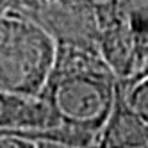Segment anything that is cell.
<instances>
[{"label": "cell", "instance_id": "obj_9", "mask_svg": "<svg viewBox=\"0 0 148 148\" xmlns=\"http://www.w3.org/2000/svg\"><path fill=\"white\" fill-rule=\"evenodd\" d=\"M97 14V20L107 18L114 13H118V0H84Z\"/></svg>", "mask_w": 148, "mask_h": 148}, {"label": "cell", "instance_id": "obj_10", "mask_svg": "<svg viewBox=\"0 0 148 148\" xmlns=\"http://www.w3.org/2000/svg\"><path fill=\"white\" fill-rule=\"evenodd\" d=\"M36 148H73V146H66L54 141H36Z\"/></svg>", "mask_w": 148, "mask_h": 148}, {"label": "cell", "instance_id": "obj_11", "mask_svg": "<svg viewBox=\"0 0 148 148\" xmlns=\"http://www.w3.org/2000/svg\"><path fill=\"white\" fill-rule=\"evenodd\" d=\"M16 4V0H0V11H7V9H13Z\"/></svg>", "mask_w": 148, "mask_h": 148}, {"label": "cell", "instance_id": "obj_8", "mask_svg": "<svg viewBox=\"0 0 148 148\" xmlns=\"http://www.w3.org/2000/svg\"><path fill=\"white\" fill-rule=\"evenodd\" d=\"M0 148H36V141L22 132H0Z\"/></svg>", "mask_w": 148, "mask_h": 148}, {"label": "cell", "instance_id": "obj_2", "mask_svg": "<svg viewBox=\"0 0 148 148\" xmlns=\"http://www.w3.org/2000/svg\"><path fill=\"white\" fill-rule=\"evenodd\" d=\"M56 41L25 14L0 11V91L39 97L54 64Z\"/></svg>", "mask_w": 148, "mask_h": 148}, {"label": "cell", "instance_id": "obj_4", "mask_svg": "<svg viewBox=\"0 0 148 148\" xmlns=\"http://www.w3.org/2000/svg\"><path fill=\"white\" fill-rule=\"evenodd\" d=\"M52 120L38 97L0 91V132H22L34 141H48Z\"/></svg>", "mask_w": 148, "mask_h": 148}, {"label": "cell", "instance_id": "obj_5", "mask_svg": "<svg viewBox=\"0 0 148 148\" xmlns=\"http://www.w3.org/2000/svg\"><path fill=\"white\" fill-rule=\"evenodd\" d=\"M146 145L148 125L125 102L121 80H118L111 112L93 148H145Z\"/></svg>", "mask_w": 148, "mask_h": 148}, {"label": "cell", "instance_id": "obj_13", "mask_svg": "<svg viewBox=\"0 0 148 148\" xmlns=\"http://www.w3.org/2000/svg\"><path fill=\"white\" fill-rule=\"evenodd\" d=\"M18 2H22V0H16V4H18ZM16 4H14V7H16ZM14 7H13V9H14Z\"/></svg>", "mask_w": 148, "mask_h": 148}, {"label": "cell", "instance_id": "obj_1", "mask_svg": "<svg viewBox=\"0 0 148 148\" xmlns=\"http://www.w3.org/2000/svg\"><path fill=\"white\" fill-rule=\"evenodd\" d=\"M118 80L98 52L56 45L54 64L38 97L52 120L48 141L93 148L111 112Z\"/></svg>", "mask_w": 148, "mask_h": 148}, {"label": "cell", "instance_id": "obj_6", "mask_svg": "<svg viewBox=\"0 0 148 148\" xmlns=\"http://www.w3.org/2000/svg\"><path fill=\"white\" fill-rule=\"evenodd\" d=\"M118 11L134 38L143 66L148 57V0H118Z\"/></svg>", "mask_w": 148, "mask_h": 148}, {"label": "cell", "instance_id": "obj_12", "mask_svg": "<svg viewBox=\"0 0 148 148\" xmlns=\"http://www.w3.org/2000/svg\"><path fill=\"white\" fill-rule=\"evenodd\" d=\"M137 75H148V57L145 59V62H143V66H141V70H139Z\"/></svg>", "mask_w": 148, "mask_h": 148}, {"label": "cell", "instance_id": "obj_7", "mask_svg": "<svg viewBox=\"0 0 148 148\" xmlns=\"http://www.w3.org/2000/svg\"><path fill=\"white\" fill-rule=\"evenodd\" d=\"M120 80L123 86L125 102L148 125V75H134L130 79Z\"/></svg>", "mask_w": 148, "mask_h": 148}, {"label": "cell", "instance_id": "obj_3", "mask_svg": "<svg viewBox=\"0 0 148 148\" xmlns=\"http://www.w3.org/2000/svg\"><path fill=\"white\" fill-rule=\"evenodd\" d=\"M13 11L36 22L56 45H71L98 52V20L84 0H22Z\"/></svg>", "mask_w": 148, "mask_h": 148}, {"label": "cell", "instance_id": "obj_14", "mask_svg": "<svg viewBox=\"0 0 148 148\" xmlns=\"http://www.w3.org/2000/svg\"><path fill=\"white\" fill-rule=\"evenodd\" d=\"M145 148H148V145H146V146H145Z\"/></svg>", "mask_w": 148, "mask_h": 148}]
</instances>
